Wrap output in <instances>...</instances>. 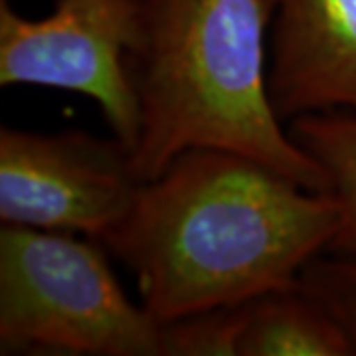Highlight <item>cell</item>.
<instances>
[{
	"mask_svg": "<svg viewBox=\"0 0 356 356\" xmlns=\"http://www.w3.org/2000/svg\"><path fill=\"white\" fill-rule=\"evenodd\" d=\"M339 208L252 156L191 149L140 184L102 245L166 323L291 287L331 243Z\"/></svg>",
	"mask_w": 356,
	"mask_h": 356,
	"instance_id": "cell-1",
	"label": "cell"
},
{
	"mask_svg": "<svg viewBox=\"0 0 356 356\" xmlns=\"http://www.w3.org/2000/svg\"><path fill=\"white\" fill-rule=\"evenodd\" d=\"M275 0H140L127 70L139 107L133 163L145 182L191 149L252 156L327 192L321 166L273 107L266 40Z\"/></svg>",
	"mask_w": 356,
	"mask_h": 356,
	"instance_id": "cell-2",
	"label": "cell"
},
{
	"mask_svg": "<svg viewBox=\"0 0 356 356\" xmlns=\"http://www.w3.org/2000/svg\"><path fill=\"white\" fill-rule=\"evenodd\" d=\"M99 243L2 224V355L163 356V323L129 299Z\"/></svg>",
	"mask_w": 356,
	"mask_h": 356,
	"instance_id": "cell-3",
	"label": "cell"
},
{
	"mask_svg": "<svg viewBox=\"0 0 356 356\" xmlns=\"http://www.w3.org/2000/svg\"><path fill=\"white\" fill-rule=\"evenodd\" d=\"M140 0H58L30 20L0 0V86H42L91 97L113 137L131 149L139 107L127 56L139 34Z\"/></svg>",
	"mask_w": 356,
	"mask_h": 356,
	"instance_id": "cell-4",
	"label": "cell"
},
{
	"mask_svg": "<svg viewBox=\"0 0 356 356\" xmlns=\"http://www.w3.org/2000/svg\"><path fill=\"white\" fill-rule=\"evenodd\" d=\"M143 180L117 137L2 127V224L67 232L102 242L127 216Z\"/></svg>",
	"mask_w": 356,
	"mask_h": 356,
	"instance_id": "cell-5",
	"label": "cell"
},
{
	"mask_svg": "<svg viewBox=\"0 0 356 356\" xmlns=\"http://www.w3.org/2000/svg\"><path fill=\"white\" fill-rule=\"evenodd\" d=\"M269 95L281 121L356 113V0H275Z\"/></svg>",
	"mask_w": 356,
	"mask_h": 356,
	"instance_id": "cell-6",
	"label": "cell"
},
{
	"mask_svg": "<svg viewBox=\"0 0 356 356\" xmlns=\"http://www.w3.org/2000/svg\"><path fill=\"white\" fill-rule=\"evenodd\" d=\"M238 356H353L337 323L297 283L245 303Z\"/></svg>",
	"mask_w": 356,
	"mask_h": 356,
	"instance_id": "cell-7",
	"label": "cell"
},
{
	"mask_svg": "<svg viewBox=\"0 0 356 356\" xmlns=\"http://www.w3.org/2000/svg\"><path fill=\"white\" fill-rule=\"evenodd\" d=\"M293 140L327 178V194L339 208V228L327 250L356 252V113L325 111L289 121Z\"/></svg>",
	"mask_w": 356,
	"mask_h": 356,
	"instance_id": "cell-8",
	"label": "cell"
},
{
	"mask_svg": "<svg viewBox=\"0 0 356 356\" xmlns=\"http://www.w3.org/2000/svg\"><path fill=\"white\" fill-rule=\"evenodd\" d=\"M245 303L216 307L163 323V356H238Z\"/></svg>",
	"mask_w": 356,
	"mask_h": 356,
	"instance_id": "cell-9",
	"label": "cell"
},
{
	"mask_svg": "<svg viewBox=\"0 0 356 356\" xmlns=\"http://www.w3.org/2000/svg\"><path fill=\"white\" fill-rule=\"evenodd\" d=\"M297 285L327 309L356 356V252H321L301 269Z\"/></svg>",
	"mask_w": 356,
	"mask_h": 356,
	"instance_id": "cell-10",
	"label": "cell"
}]
</instances>
